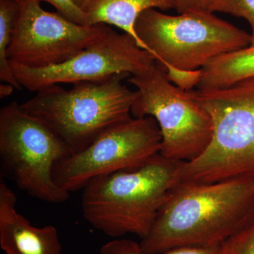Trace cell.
I'll return each mask as SVG.
<instances>
[{
    "instance_id": "obj_1",
    "label": "cell",
    "mask_w": 254,
    "mask_h": 254,
    "mask_svg": "<svg viewBox=\"0 0 254 254\" xmlns=\"http://www.w3.org/2000/svg\"><path fill=\"white\" fill-rule=\"evenodd\" d=\"M254 216V178L210 184L180 181L169 191L140 247L146 254L218 247Z\"/></svg>"
},
{
    "instance_id": "obj_2",
    "label": "cell",
    "mask_w": 254,
    "mask_h": 254,
    "mask_svg": "<svg viewBox=\"0 0 254 254\" xmlns=\"http://www.w3.org/2000/svg\"><path fill=\"white\" fill-rule=\"evenodd\" d=\"M143 49L185 91L197 86L210 62L250 46L251 35L213 13L192 11L177 16L145 10L135 23Z\"/></svg>"
},
{
    "instance_id": "obj_3",
    "label": "cell",
    "mask_w": 254,
    "mask_h": 254,
    "mask_svg": "<svg viewBox=\"0 0 254 254\" xmlns=\"http://www.w3.org/2000/svg\"><path fill=\"white\" fill-rule=\"evenodd\" d=\"M184 162L160 153L135 170L98 177L83 189L81 210L92 227L118 239L148 235Z\"/></svg>"
},
{
    "instance_id": "obj_4",
    "label": "cell",
    "mask_w": 254,
    "mask_h": 254,
    "mask_svg": "<svg viewBox=\"0 0 254 254\" xmlns=\"http://www.w3.org/2000/svg\"><path fill=\"white\" fill-rule=\"evenodd\" d=\"M213 123V135L205 151L182 163L180 181L210 184L254 178V76L227 88L190 90Z\"/></svg>"
},
{
    "instance_id": "obj_5",
    "label": "cell",
    "mask_w": 254,
    "mask_h": 254,
    "mask_svg": "<svg viewBox=\"0 0 254 254\" xmlns=\"http://www.w3.org/2000/svg\"><path fill=\"white\" fill-rule=\"evenodd\" d=\"M128 76L120 73L101 81L79 82L69 90L52 85L21 107L46 124L71 153H77L110 127L131 118L137 93L124 84Z\"/></svg>"
},
{
    "instance_id": "obj_6",
    "label": "cell",
    "mask_w": 254,
    "mask_h": 254,
    "mask_svg": "<svg viewBox=\"0 0 254 254\" xmlns=\"http://www.w3.org/2000/svg\"><path fill=\"white\" fill-rule=\"evenodd\" d=\"M71 154L66 145L39 119L14 101L0 110L1 170L30 196L52 204L70 193L54 180L55 165Z\"/></svg>"
},
{
    "instance_id": "obj_7",
    "label": "cell",
    "mask_w": 254,
    "mask_h": 254,
    "mask_svg": "<svg viewBox=\"0 0 254 254\" xmlns=\"http://www.w3.org/2000/svg\"><path fill=\"white\" fill-rule=\"evenodd\" d=\"M128 81L137 93L131 116L156 120L162 135L160 154L187 163L205 151L213 138V120L190 91L174 84L156 63L148 71L131 75Z\"/></svg>"
},
{
    "instance_id": "obj_8",
    "label": "cell",
    "mask_w": 254,
    "mask_h": 254,
    "mask_svg": "<svg viewBox=\"0 0 254 254\" xmlns=\"http://www.w3.org/2000/svg\"><path fill=\"white\" fill-rule=\"evenodd\" d=\"M162 135L152 117H131L103 132L77 153L55 165V183L68 193L98 177L135 170L160 153Z\"/></svg>"
},
{
    "instance_id": "obj_9",
    "label": "cell",
    "mask_w": 254,
    "mask_h": 254,
    "mask_svg": "<svg viewBox=\"0 0 254 254\" xmlns=\"http://www.w3.org/2000/svg\"><path fill=\"white\" fill-rule=\"evenodd\" d=\"M108 28L105 23L77 24L58 12L46 11L37 0H23L15 19L8 58L31 68L60 64L103 38Z\"/></svg>"
},
{
    "instance_id": "obj_10",
    "label": "cell",
    "mask_w": 254,
    "mask_h": 254,
    "mask_svg": "<svg viewBox=\"0 0 254 254\" xmlns=\"http://www.w3.org/2000/svg\"><path fill=\"white\" fill-rule=\"evenodd\" d=\"M9 63L20 86L38 92L52 85L101 81L120 73L139 74L149 70L155 60L133 37L109 26L103 38L60 64L31 68Z\"/></svg>"
},
{
    "instance_id": "obj_11",
    "label": "cell",
    "mask_w": 254,
    "mask_h": 254,
    "mask_svg": "<svg viewBox=\"0 0 254 254\" xmlns=\"http://www.w3.org/2000/svg\"><path fill=\"white\" fill-rule=\"evenodd\" d=\"M0 247L6 254H61V241L53 225L33 226L16 210V193L0 182Z\"/></svg>"
},
{
    "instance_id": "obj_12",
    "label": "cell",
    "mask_w": 254,
    "mask_h": 254,
    "mask_svg": "<svg viewBox=\"0 0 254 254\" xmlns=\"http://www.w3.org/2000/svg\"><path fill=\"white\" fill-rule=\"evenodd\" d=\"M150 9H174V0H91L86 10L88 25L105 23L117 26L133 37L143 49L135 23L142 12Z\"/></svg>"
},
{
    "instance_id": "obj_13",
    "label": "cell",
    "mask_w": 254,
    "mask_h": 254,
    "mask_svg": "<svg viewBox=\"0 0 254 254\" xmlns=\"http://www.w3.org/2000/svg\"><path fill=\"white\" fill-rule=\"evenodd\" d=\"M254 76V46L222 55L200 69L198 90L227 88Z\"/></svg>"
},
{
    "instance_id": "obj_14",
    "label": "cell",
    "mask_w": 254,
    "mask_h": 254,
    "mask_svg": "<svg viewBox=\"0 0 254 254\" xmlns=\"http://www.w3.org/2000/svg\"><path fill=\"white\" fill-rule=\"evenodd\" d=\"M18 8L19 4L14 0H0V80L20 90L21 86L15 77L7 56Z\"/></svg>"
},
{
    "instance_id": "obj_15",
    "label": "cell",
    "mask_w": 254,
    "mask_h": 254,
    "mask_svg": "<svg viewBox=\"0 0 254 254\" xmlns=\"http://www.w3.org/2000/svg\"><path fill=\"white\" fill-rule=\"evenodd\" d=\"M218 247H185L173 249L163 254H219ZM100 254H146L140 244L127 239H114L102 246Z\"/></svg>"
},
{
    "instance_id": "obj_16",
    "label": "cell",
    "mask_w": 254,
    "mask_h": 254,
    "mask_svg": "<svg viewBox=\"0 0 254 254\" xmlns=\"http://www.w3.org/2000/svg\"><path fill=\"white\" fill-rule=\"evenodd\" d=\"M219 254H254V216L220 245Z\"/></svg>"
},
{
    "instance_id": "obj_17",
    "label": "cell",
    "mask_w": 254,
    "mask_h": 254,
    "mask_svg": "<svg viewBox=\"0 0 254 254\" xmlns=\"http://www.w3.org/2000/svg\"><path fill=\"white\" fill-rule=\"evenodd\" d=\"M219 12L245 18L252 28L250 46H254V0H222Z\"/></svg>"
},
{
    "instance_id": "obj_18",
    "label": "cell",
    "mask_w": 254,
    "mask_h": 254,
    "mask_svg": "<svg viewBox=\"0 0 254 254\" xmlns=\"http://www.w3.org/2000/svg\"><path fill=\"white\" fill-rule=\"evenodd\" d=\"M46 1L53 5L58 12L64 17L77 24L88 25V16L86 11L82 10L73 0H37Z\"/></svg>"
},
{
    "instance_id": "obj_19",
    "label": "cell",
    "mask_w": 254,
    "mask_h": 254,
    "mask_svg": "<svg viewBox=\"0 0 254 254\" xmlns=\"http://www.w3.org/2000/svg\"><path fill=\"white\" fill-rule=\"evenodd\" d=\"M222 0H174V9L179 14L188 11L219 12Z\"/></svg>"
},
{
    "instance_id": "obj_20",
    "label": "cell",
    "mask_w": 254,
    "mask_h": 254,
    "mask_svg": "<svg viewBox=\"0 0 254 254\" xmlns=\"http://www.w3.org/2000/svg\"><path fill=\"white\" fill-rule=\"evenodd\" d=\"M14 88L15 87L10 83H5L0 85V98H7L13 93Z\"/></svg>"
},
{
    "instance_id": "obj_21",
    "label": "cell",
    "mask_w": 254,
    "mask_h": 254,
    "mask_svg": "<svg viewBox=\"0 0 254 254\" xmlns=\"http://www.w3.org/2000/svg\"><path fill=\"white\" fill-rule=\"evenodd\" d=\"M76 4L83 11H86L88 9V5L91 2V0H73Z\"/></svg>"
},
{
    "instance_id": "obj_22",
    "label": "cell",
    "mask_w": 254,
    "mask_h": 254,
    "mask_svg": "<svg viewBox=\"0 0 254 254\" xmlns=\"http://www.w3.org/2000/svg\"><path fill=\"white\" fill-rule=\"evenodd\" d=\"M16 2L18 3V4H21V2L23 1V0H14Z\"/></svg>"
}]
</instances>
